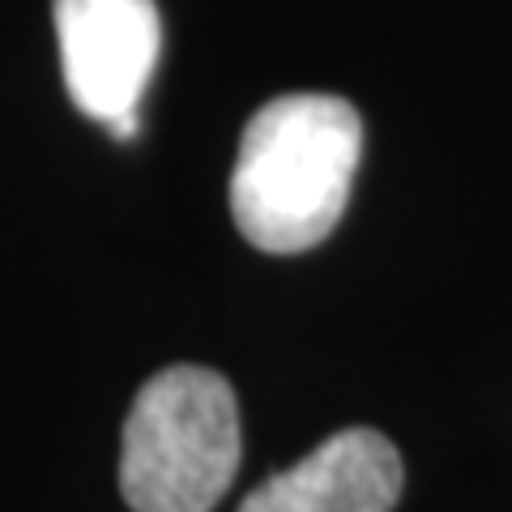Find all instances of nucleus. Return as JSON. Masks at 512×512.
<instances>
[{"instance_id": "20e7f679", "label": "nucleus", "mask_w": 512, "mask_h": 512, "mask_svg": "<svg viewBox=\"0 0 512 512\" xmlns=\"http://www.w3.org/2000/svg\"><path fill=\"white\" fill-rule=\"evenodd\" d=\"M397 495L402 457L393 440L372 427H346L299 466L252 487L239 512H393Z\"/></svg>"}, {"instance_id": "f03ea898", "label": "nucleus", "mask_w": 512, "mask_h": 512, "mask_svg": "<svg viewBox=\"0 0 512 512\" xmlns=\"http://www.w3.org/2000/svg\"><path fill=\"white\" fill-rule=\"evenodd\" d=\"M239 470V402L210 367L175 363L124 419L120 491L133 512H214Z\"/></svg>"}, {"instance_id": "7ed1b4c3", "label": "nucleus", "mask_w": 512, "mask_h": 512, "mask_svg": "<svg viewBox=\"0 0 512 512\" xmlns=\"http://www.w3.org/2000/svg\"><path fill=\"white\" fill-rule=\"evenodd\" d=\"M64 86L90 120H120L154 77L163 22L154 0H52Z\"/></svg>"}, {"instance_id": "f257e3e1", "label": "nucleus", "mask_w": 512, "mask_h": 512, "mask_svg": "<svg viewBox=\"0 0 512 512\" xmlns=\"http://www.w3.org/2000/svg\"><path fill=\"white\" fill-rule=\"evenodd\" d=\"M363 120L338 94H282L244 128L231 167V218L261 252H308L346 214Z\"/></svg>"}]
</instances>
